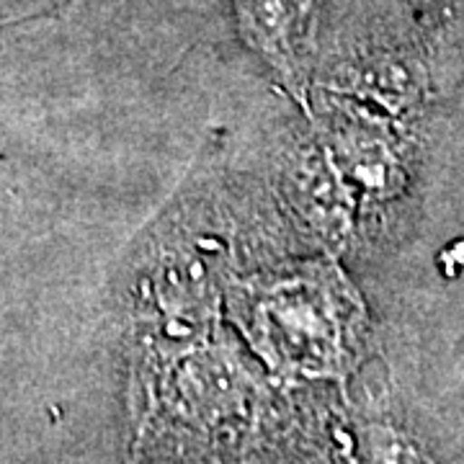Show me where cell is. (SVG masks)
Listing matches in <instances>:
<instances>
[{
    "mask_svg": "<svg viewBox=\"0 0 464 464\" xmlns=\"http://www.w3.org/2000/svg\"><path fill=\"white\" fill-rule=\"evenodd\" d=\"M250 42L264 52L286 78L299 81L302 52L310 32L307 0H237Z\"/></svg>",
    "mask_w": 464,
    "mask_h": 464,
    "instance_id": "cell-1",
    "label": "cell"
}]
</instances>
